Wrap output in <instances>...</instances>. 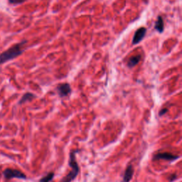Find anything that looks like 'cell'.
<instances>
[{"label": "cell", "mask_w": 182, "mask_h": 182, "mask_svg": "<svg viewBox=\"0 0 182 182\" xmlns=\"http://www.w3.org/2000/svg\"><path fill=\"white\" fill-rule=\"evenodd\" d=\"M134 174V168L132 164H129L127 169H125V173L123 175V179L122 182H129L133 176Z\"/></svg>", "instance_id": "52a82bcc"}, {"label": "cell", "mask_w": 182, "mask_h": 182, "mask_svg": "<svg viewBox=\"0 0 182 182\" xmlns=\"http://www.w3.org/2000/svg\"><path fill=\"white\" fill-rule=\"evenodd\" d=\"M154 29L157 31L159 33H162L164 30V23L163 18L161 16H159L157 17V19L155 22Z\"/></svg>", "instance_id": "ba28073f"}, {"label": "cell", "mask_w": 182, "mask_h": 182, "mask_svg": "<svg viewBox=\"0 0 182 182\" xmlns=\"http://www.w3.org/2000/svg\"><path fill=\"white\" fill-rule=\"evenodd\" d=\"M54 177V173L53 172H49V174H47L46 176L40 179L39 182H50L51 181L53 180Z\"/></svg>", "instance_id": "8fae6325"}, {"label": "cell", "mask_w": 182, "mask_h": 182, "mask_svg": "<svg viewBox=\"0 0 182 182\" xmlns=\"http://www.w3.org/2000/svg\"><path fill=\"white\" fill-rule=\"evenodd\" d=\"M146 33V29L145 27H141L136 31L132 39V44H139L145 36Z\"/></svg>", "instance_id": "8992f818"}, {"label": "cell", "mask_w": 182, "mask_h": 182, "mask_svg": "<svg viewBox=\"0 0 182 182\" xmlns=\"http://www.w3.org/2000/svg\"><path fill=\"white\" fill-rule=\"evenodd\" d=\"M171 177H170V181H173L174 179H176V174H172V175H171V176H170Z\"/></svg>", "instance_id": "5bb4252c"}, {"label": "cell", "mask_w": 182, "mask_h": 182, "mask_svg": "<svg viewBox=\"0 0 182 182\" xmlns=\"http://www.w3.org/2000/svg\"><path fill=\"white\" fill-rule=\"evenodd\" d=\"M79 152V150H73L70 153L69 157V164L70 167L71 168V171L68 173L63 178L61 182H71L76 178L80 171V167L76 161V153Z\"/></svg>", "instance_id": "7a4b0ae2"}, {"label": "cell", "mask_w": 182, "mask_h": 182, "mask_svg": "<svg viewBox=\"0 0 182 182\" xmlns=\"http://www.w3.org/2000/svg\"><path fill=\"white\" fill-rule=\"evenodd\" d=\"M35 96L33 93H25L24 95L22 96V98H21V100L19 101V104H23L26 102H28V101H31L33 100L35 98Z\"/></svg>", "instance_id": "30bf717a"}, {"label": "cell", "mask_w": 182, "mask_h": 182, "mask_svg": "<svg viewBox=\"0 0 182 182\" xmlns=\"http://www.w3.org/2000/svg\"><path fill=\"white\" fill-rule=\"evenodd\" d=\"M4 176L7 179H11L14 178L26 179L27 176L21 171L13 169H6L3 172Z\"/></svg>", "instance_id": "3957f363"}, {"label": "cell", "mask_w": 182, "mask_h": 182, "mask_svg": "<svg viewBox=\"0 0 182 182\" xmlns=\"http://www.w3.org/2000/svg\"><path fill=\"white\" fill-rule=\"evenodd\" d=\"M167 112H168V109H167V108H163V109H162L159 111V116H163V115L166 114Z\"/></svg>", "instance_id": "4fadbf2b"}, {"label": "cell", "mask_w": 182, "mask_h": 182, "mask_svg": "<svg viewBox=\"0 0 182 182\" xmlns=\"http://www.w3.org/2000/svg\"><path fill=\"white\" fill-rule=\"evenodd\" d=\"M26 0H9V2L11 4H19L24 2Z\"/></svg>", "instance_id": "7c38bea8"}, {"label": "cell", "mask_w": 182, "mask_h": 182, "mask_svg": "<svg viewBox=\"0 0 182 182\" xmlns=\"http://www.w3.org/2000/svg\"><path fill=\"white\" fill-rule=\"evenodd\" d=\"M57 89L58 95L61 98H64L70 95L71 93V87H70V84L68 83H61L59 84L56 87Z\"/></svg>", "instance_id": "5b68a950"}, {"label": "cell", "mask_w": 182, "mask_h": 182, "mask_svg": "<svg viewBox=\"0 0 182 182\" xmlns=\"http://www.w3.org/2000/svg\"><path fill=\"white\" fill-rule=\"evenodd\" d=\"M179 158V156L174 155L171 153L169 152H162V153H158L157 154L154 156L153 159L154 160H158V159H164L166 161H169V162H174L176 161Z\"/></svg>", "instance_id": "277c9868"}, {"label": "cell", "mask_w": 182, "mask_h": 182, "mask_svg": "<svg viewBox=\"0 0 182 182\" xmlns=\"http://www.w3.org/2000/svg\"><path fill=\"white\" fill-rule=\"evenodd\" d=\"M26 42L27 41H23L21 43L14 45L7 50L0 54V65L20 56L23 53V50L22 46L26 44Z\"/></svg>", "instance_id": "6da1fadb"}, {"label": "cell", "mask_w": 182, "mask_h": 182, "mask_svg": "<svg viewBox=\"0 0 182 182\" xmlns=\"http://www.w3.org/2000/svg\"><path fill=\"white\" fill-rule=\"evenodd\" d=\"M141 55H137L134 56L129 59L128 62H127V66L129 68H133L137 66L141 60Z\"/></svg>", "instance_id": "9c48e42d"}]
</instances>
